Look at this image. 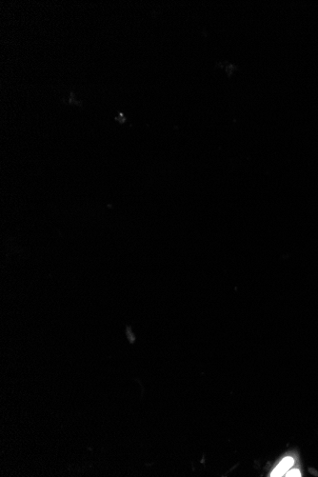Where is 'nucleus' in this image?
I'll list each match as a JSON object with an SVG mask.
<instances>
[{
  "instance_id": "nucleus-1",
  "label": "nucleus",
  "mask_w": 318,
  "mask_h": 477,
  "mask_svg": "<svg viewBox=\"0 0 318 477\" xmlns=\"http://www.w3.org/2000/svg\"><path fill=\"white\" fill-rule=\"evenodd\" d=\"M294 458H292V457H286V458H284L278 464V466L275 468V470L271 473L270 477H283L294 466Z\"/></svg>"
},
{
  "instance_id": "nucleus-2",
  "label": "nucleus",
  "mask_w": 318,
  "mask_h": 477,
  "mask_svg": "<svg viewBox=\"0 0 318 477\" xmlns=\"http://www.w3.org/2000/svg\"><path fill=\"white\" fill-rule=\"evenodd\" d=\"M286 477H301V474H300V472H299V471H298V470H292V471H290V472H289V471H288V472H287V473H286Z\"/></svg>"
}]
</instances>
